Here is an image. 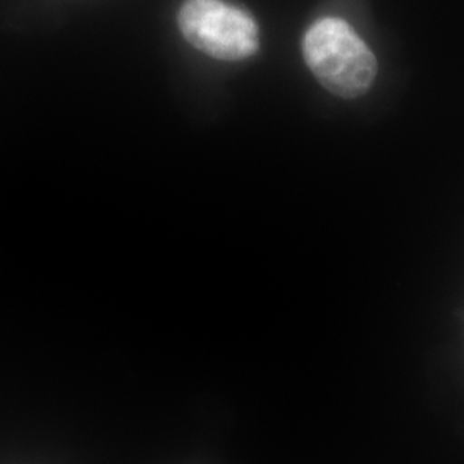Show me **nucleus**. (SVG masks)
<instances>
[{"mask_svg":"<svg viewBox=\"0 0 464 464\" xmlns=\"http://www.w3.org/2000/svg\"><path fill=\"white\" fill-rule=\"evenodd\" d=\"M303 55L318 83L341 99L365 95L377 78V59L346 21L324 17L303 38Z\"/></svg>","mask_w":464,"mask_h":464,"instance_id":"f257e3e1","label":"nucleus"},{"mask_svg":"<svg viewBox=\"0 0 464 464\" xmlns=\"http://www.w3.org/2000/svg\"><path fill=\"white\" fill-rule=\"evenodd\" d=\"M178 26L195 49L218 61L248 59L260 47L255 19L222 0H184Z\"/></svg>","mask_w":464,"mask_h":464,"instance_id":"f03ea898","label":"nucleus"}]
</instances>
